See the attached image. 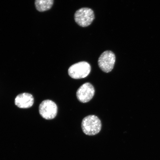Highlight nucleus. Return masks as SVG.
I'll return each mask as SVG.
<instances>
[{"mask_svg":"<svg viewBox=\"0 0 160 160\" xmlns=\"http://www.w3.org/2000/svg\"><path fill=\"white\" fill-rule=\"evenodd\" d=\"M39 112L43 118L47 120L53 119L57 115V105L51 100H45L39 105Z\"/></svg>","mask_w":160,"mask_h":160,"instance_id":"39448f33","label":"nucleus"},{"mask_svg":"<svg viewBox=\"0 0 160 160\" xmlns=\"http://www.w3.org/2000/svg\"><path fill=\"white\" fill-rule=\"evenodd\" d=\"M95 93V90L93 86L89 83H85L77 90V97L81 102L87 103L92 99Z\"/></svg>","mask_w":160,"mask_h":160,"instance_id":"423d86ee","label":"nucleus"},{"mask_svg":"<svg viewBox=\"0 0 160 160\" xmlns=\"http://www.w3.org/2000/svg\"><path fill=\"white\" fill-rule=\"evenodd\" d=\"M74 19L79 26L82 27H87L95 19L94 13L92 10L89 8H82L76 12Z\"/></svg>","mask_w":160,"mask_h":160,"instance_id":"7ed1b4c3","label":"nucleus"},{"mask_svg":"<svg viewBox=\"0 0 160 160\" xmlns=\"http://www.w3.org/2000/svg\"><path fill=\"white\" fill-rule=\"evenodd\" d=\"M81 127L85 134L94 136L101 131L102 124L101 120L97 116L91 115L84 118L82 122Z\"/></svg>","mask_w":160,"mask_h":160,"instance_id":"f257e3e1","label":"nucleus"},{"mask_svg":"<svg viewBox=\"0 0 160 160\" xmlns=\"http://www.w3.org/2000/svg\"><path fill=\"white\" fill-rule=\"evenodd\" d=\"M115 61V54L111 51H107L103 52L100 56L98 64L102 71L106 73H109L113 69Z\"/></svg>","mask_w":160,"mask_h":160,"instance_id":"20e7f679","label":"nucleus"},{"mask_svg":"<svg viewBox=\"0 0 160 160\" xmlns=\"http://www.w3.org/2000/svg\"><path fill=\"white\" fill-rule=\"evenodd\" d=\"M54 0H35V5L38 11L43 12L51 8Z\"/></svg>","mask_w":160,"mask_h":160,"instance_id":"6e6552de","label":"nucleus"},{"mask_svg":"<svg viewBox=\"0 0 160 160\" xmlns=\"http://www.w3.org/2000/svg\"><path fill=\"white\" fill-rule=\"evenodd\" d=\"M34 103V98L31 94L24 93L16 97L15 104L20 108L27 109L31 107Z\"/></svg>","mask_w":160,"mask_h":160,"instance_id":"0eeeda50","label":"nucleus"},{"mask_svg":"<svg viewBox=\"0 0 160 160\" xmlns=\"http://www.w3.org/2000/svg\"><path fill=\"white\" fill-rule=\"evenodd\" d=\"M91 69L89 64L85 61L79 62L70 67L68 71L70 77L74 79H81L87 77Z\"/></svg>","mask_w":160,"mask_h":160,"instance_id":"f03ea898","label":"nucleus"}]
</instances>
